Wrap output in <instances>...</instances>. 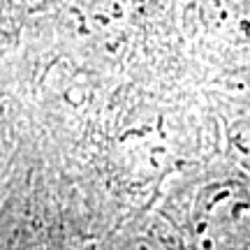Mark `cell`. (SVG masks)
I'll list each match as a JSON object with an SVG mask.
<instances>
[{
  "instance_id": "1",
  "label": "cell",
  "mask_w": 250,
  "mask_h": 250,
  "mask_svg": "<svg viewBox=\"0 0 250 250\" xmlns=\"http://www.w3.org/2000/svg\"><path fill=\"white\" fill-rule=\"evenodd\" d=\"M181 23L218 83L250 81V0H183Z\"/></svg>"
}]
</instances>
